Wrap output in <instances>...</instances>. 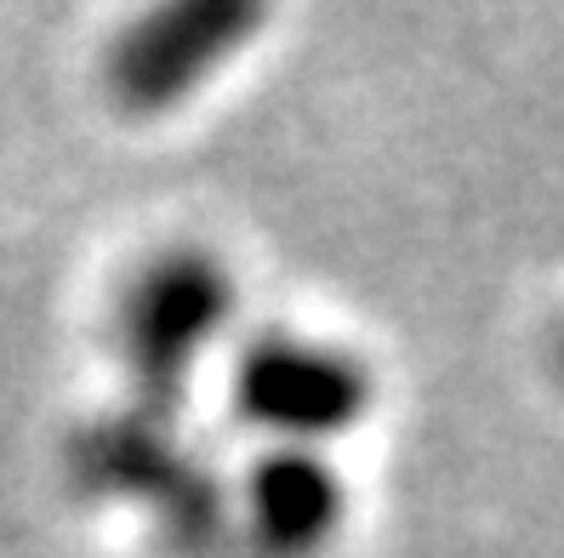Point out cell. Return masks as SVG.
Wrapping results in <instances>:
<instances>
[{
    "mask_svg": "<svg viewBox=\"0 0 564 558\" xmlns=\"http://www.w3.org/2000/svg\"><path fill=\"white\" fill-rule=\"evenodd\" d=\"M69 473L86 496L138 502L177 558H217L235 541V502L212 462L177 439L172 416L126 405L86 422L69 445Z\"/></svg>",
    "mask_w": 564,
    "mask_h": 558,
    "instance_id": "cell-1",
    "label": "cell"
},
{
    "mask_svg": "<svg viewBox=\"0 0 564 558\" xmlns=\"http://www.w3.org/2000/svg\"><path fill=\"white\" fill-rule=\"evenodd\" d=\"M228 319H235V280L212 251L172 245L149 256L120 291V314H115L131 405L177 422L183 393L200 371V359L217 348Z\"/></svg>",
    "mask_w": 564,
    "mask_h": 558,
    "instance_id": "cell-2",
    "label": "cell"
},
{
    "mask_svg": "<svg viewBox=\"0 0 564 558\" xmlns=\"http://www.w3.org/2000/svg\"><path fill=\"white\" fill-rule=\"evenodd\" d=\"M228 400H235V416L251 422V428L314 450L319 439H337L365 422L371 371L348 348H330L296 331H262L235 353Z\"/></svg>",
    "mask_w": 564,
    "mask_h": 558,
    "instance_id": "cell-3",
    "label": "cell"
},
{
    "mask_svg": "<svg viewBox=\"0 0 564 558\" xmlns=\"http://www.w3.org/2000/svg\"><path fill=\"white\" fill-rule=\"evenodd\" d=\"M262 23L251 0H172L109 41L104 86L126 114H165L212 80Z\"/></svg>",
    "mask_w": 564,
    "mask_h": 558,
    "instance_id": "cell-4",
    "label": "cell"
},
{
    "mask_svg": "<svg viewBox=\"0 0 564 558\" xmlns=\"http://www.w3.org/2000/svg\"><path fill=\"white\" fill-rule=\"evenodd\" d=\"M348 484L319 450L274 445L246 473L235 524L246 536V552L257 558H319L330 536L343 530Z\"/></svg>",
    "mask_w": 564,
    "mask_h": 558,
    "instance_id": "cell-5",
    "label": "cell"
},
{
    "mask_svg": "<svg viewBox=\"0 0 564 558\" xmlns=\"http://www.w3.org/2000/svg\"><path fill=\"white\" fill-rule=\"evenodd\" d=\"M553 371H558V382H564V325H558V337H553Z\"/></svg>",
    "mask_w": 564,
    "mask_h": 558,
    "instance_id": "cell-6",
    "label": "cell"
}]
</instances>
